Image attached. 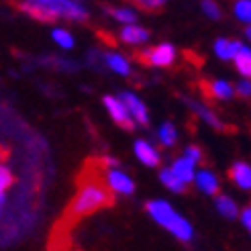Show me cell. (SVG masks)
Returning a JSON list of instances; mask_svg holds the SVG:
<instances>
[{"label": "cell", "mask_w": 251, "mask_h": 251, "mask_svg": "<svg viewBox=\"0 0 251 251\" xmlns=\"http://www.w3.org/2000/svg\"><path fill=\"white\" fill-rule=\"evenodd\" d=\"M145 8H153V6H161V4H164V2H141Z\"/></svg>", "instance_id": "30"}, {"label": "cell", "mask_w": 251, "mask_h": 251, "mask_svg": "<svg viewBox=\"0 0 251 251\" xmlns=\"http://www.w3.org/2000/svg\"><path fill=\"white\" fill-rule=\"evenodd\" d=\"M110 15L115 17L121 23H137V15L129 8H117V10H110Z\"/></svg>", "instance_id": "23"}, {"label": "cell", "mask_w": 251, "mask_h": 251, "mask_svg": "<svg viewBox=\"0 0 251 251\" xmlns=\"http://www.w3.org/2000/svg\"><path fill=\"white\" fill-rule=\"evenodd\" d=\"M57 8H59V15L70 19V21H84V19H88V12L78 2H61V0H57Z\"/></svg>", "instance_id": "10"}, {"label": "cell", "mask_w": 251, "mask_h": 251, "mask_svg": "<svg viewBox=\"0 0 251 251\" xmlns=\"http://www.w3.org/2000/svg\"><path fill=\"white\" fill-rule=\"evenodd\" d=\"M159 178H161V182H164L170 190H174V192H184V182L176 176L172 170H164L159 174Z\"/></svg>", "instance_id": "17"}, {"label": "cell", "mask_w": 251, "mask_h": 251, "mask_svg": "<svg viewBox=\"0 0 251 251\" xmlns=\"http://www.w3.org/2000/svg\"><path fill=\"white\" fill-rule=\"evenodd\" d=\"M247 37H249V39H251V27L247 29Z\"/></svg>", "instance_id": "31"}, {"label": "cell", "mask_w": 251, "mask_h": 251, "mask_svg": "<svg viewBox=\"0 0 251 251\" xmlns=\"http://www.w3.org/2000/svg\"><path fill=\"white\" fill-rule=\"evenodd\" d=\"M53 39H55L61 47H66V49L74 47V39H72V35H70L68 31H64V29H55V31H53Z\"/></svg>", "instance_id": "24"}, {"label": "cell", "mask_w": 251, "mask_h": 251, "mask_svg": "<svg viewBox=\"0 0 251 251\" xmlns=\"http://www.w3.org/2000/svg\"><path fill=\"white\" fill-rule=\"evenodd\" d=\"M106 64L115 70L117 74H123V76H127L129 74V61L125 59L123 55H117V53H108L106 55Z\"/></svg>", "instance_id": "18"}, {"label": "cell", "mask_w": 251, "mask_h": 251, "mask_svg": "<svg viewBox=\"0 0 251 251\" xmlns=\"http://www.w3.org/2000/svg\"><path fill=\"white\" fill-rule=\"evenodd\" d=\"M196 184H198L200 190L206 192V194H217L219 192V180H217V176L212 172L202 170L196 176Z\"/></svg>", "instance_id": "12"}, {"label": "cell", "mask_w": 251, "mask_h": 251, "mask_svg": "<svg viewBox=\"0 0 251 251\" xmlns=\"http://www.w3.org/2000/svg\"><path fill=\"white\" fill-rule=\"evenodd\" d=\"M159 137H161V141H164V145H174L176 143V129H174V125L172 123H164L161 125V129H159Z\"/></svg>", "instance_id": "20"}, {"label": "cell", "mask_w": 251, "mask_h": 251, "mask_svg": "<svg viewBox=\"0 0 251 251\" xmlns=\"http://www.w3.org/2000/svg\"><path fill=\"white\" fill-rule=\"evenodd\" d=\"M139 59L145 61V64H149V66H159V68L170 66L174 61V47L168 45V43H161L153 49H147L145 53L139 55Z\"/></svg>", "instance_id": "5"}, {"label": "cell", "mask_w": 251, "mask_h": 251, "mask_svg": "<svg viewBox=\"0 0 251 251\" xmlns=\"http://www.w3.org/2000/svg\"><path fill=\"white\" fill-rule=\"evenodd\" d=\"M172 172L178 176V178H180L184 184L192 182V180H194V161H190L188 157L176 159V161H174V166H172Z\"/></svg>", "instance_id": "8"}, {"label": "cell", "mask_w": 251, "mask_h": 251, "mask_svg": "<svg viewBox=\"0 0 251 251\" xmlns=\"http://www.w3.org/2000/svg\"><path fill=\"white\" fill-rule=\"evenodd\" d=\"M135 153H137V157H139L145 166H157L159 164L157 151L147 141H137L135 143Z\"/></svg>", "instance_id": "9"}, {"label": "cell", "mask_w": 251, "mask_h": 251, "mask_svg": "<svg viewBox=\"0 0 251 251\" xmlns=\"http://www.w3.org/2000/svg\"><path fill=\"white\" fill-rule=\"evenodd\" d=\"M186 104L190 106V108H192V110L196 112L198 117H202V119H204V121H206V123L210 125V127H215V129H221V127H223V125H221V121H219V119H217L215 115H210V112H208V110H206L204 106H200V104L192 102V100H186Z\"/></svg>", "instance_id": "15"}, {"label": "cell", "mask_w": 251, "mask_h": 251, "mask_svg": "<svg viewBox=\"0 0 251 251\" xmlns=\"http://www.w3.org/2000/svg\"><path fill=\"white\" fill-rule=\"evenodd\" d=\"M184 157H188L190 161H194V164H196V161L202 159V151H200L196 145H190V147H186V155Z\"/></svg>", "instance_id": "26"}, {"label": "cell", "mask_w": 251, "mask_h": 251, "mask_svg": "<svg viewBox=\"0 0 251 251\" xmlns=\"http://www.w3.org/2000/svg\"><path fill=\"white\" fill-rule=\"evenodd\" d=\"M121 102L127 106V110L135 117V121H139L141 125H147V123H149V121H147V110H145L143 102H141V100L137 98V96H133L131 92H123V94H121Z\"/></svg>", "instance_id": "6"}, {"label": "cell", "mask_w": 251, "mask_h": 251, "mask_svg": "<svg viewBox=\"0 0 251 251\" xmlns=\"http://www.w3.org/2000/svg\"><path fill=\"white\" fill-rule=\"evenodd\" d=\"M235 66H237V70L243 74V76L251 78V49H247L243 45L241 51L235 55Z\"/></svg>", "instance_id": "14"}, {"label": "cell", "mask_w": 251, "mask_h": 251, "mask_svg": "<svg viewBox=\"0 0 251 251\" xmlns=\"http://www.w3.org/2000/svg\"><path fill=\"white\" fill-rule=\"evenodd\" d=\"M121 39L127 41V43H143L149 39V31L141 29V27H135V25H127V27L121 31Z\"/></svg>", "instance_id": "13"}, {"label": "cell", "mask_w": 251, "mask_h": 251, "mask_svg": "<svg viewBox=\"0 0 251 251\" xmlns=\"http://www.w3.org/2000/svg\"><path fill=\"white\" fill-rule=\"evenodd\" d=\"M10 184H12V174H10V170L6 166H2V170H0V188H2V192Z\"/></svg>", "instance_id": "25"}, {"label": "cell", "mask_w": 251, "mask_h": 251, "mask_svg": "<svg viewBox=\"0 0 251 251\" xmlns=\"http://www.w3.org/2000/svg\"><path fill=\"white\" fill-rule=\"evenodd\" d=\"M78 192L72 198L64 212V223L70 229L80 219L92 215L100 208H108L115 204V196L110 192L108 182L104 184V178L94 170H84V174L78 178Z\"/></svg>", "instance_id": "1"}, {"label": "cell", "mask_w": 251, "mask_h": 251, "mask_svg": "<svg viewBox=\"0 0 251 251\" xmlns=\"http://www.w3.org/2000/svg\"><path fill=\"white\" fill-rule=\"evenodd\" d=\"M202 10L210 19H219L221 17V10L217 8V4H212V2H202Z\"/></svg>", "instance_id": "27"}, {"label": "cell", "mask_w": 251, "mask_h": 251, "mask_svg": "<svg viewBox=\"0 0 251 251\" xmlns=\"http://www.w3.org/2000/svg\"><path fill=\"white\" fill-rule=\"evenodd\" d=\"M235 15L245 23H251V2L249 0H239L235 4Z\"/></svg>", "instance_id": "22"}, {"label": "cell", "mask_w": 251, "mask_h": 251, "mask_svg": "<svg viewBox=\"0 0 251 251\" xmlns=\"http://www.w3.org/2000/svg\"><path fill=\"white\" fill-rule=\"evenodd\" d=\"M217 208H219L221 215L227 217V219H235L237 217V204L229 196H219L217 198Z\"/></svg>", "instance_id": "16"}, {"label": "cell", "mask_w": 251, "mask_h": 251, "mask_svg": "<svg viewBox=\"0 0 251 251\" xmlns=\"http://www.w3.org/2000/svg\"><path fill=\"white\" fill-rule=\"evenodd\" d=\"M241 221H243V225H245V227H247V229L251 231V206L243 210V215H241Z\"/></svg>", "instance_id": "29"}, {"label": "cell", "mask_w": 251, "mask_h": 251, "mask_svg": "<svg viewBox=\"0 0 251 251\" xmlns=\"http://www.w3.org/2000/svg\"><path fill=\"white\" fill-rule=\"evenodd\" d=\"M21 8L27 12L29 17H33L35 21H41V23H53L55 19H59V8H57V0H39V2H23Z\"/></svg>", "instance_id": "3"}, {"label": "cell", "mask_w": 251, "mask_h": 251, "mask_svg": "<svg viewBox=\"0 0 251 251\" xmlns=\"http://www.w3.org/2000/svg\"><path fill=\"white\" fill-rule=\"evenodd\" d=\"M215 51L219 53L221 59H229V57H235V49H233V43L227 41V39H219L217 45H215Z\"/></svg>", "instance_id": "19"}, {"label": "cell", "mask_w": 251, "mask_h": 251, "mask_svg": "<svg viewBox=\"0 0 251 251\" xmlns=\"http://www.w3.org/2000/svg\"><path fill=\"white\" fill-rule=\"evenodd\" d=\"M104 104L110 112L112 121H115L119 127H123L125 131H133L135 129V121L131 119V112L127 110V106H125L121 102V98H115V96H104Z\"/></svg>", "instance_id": "4"}, {"label": "cell", "mask_w": 251, "mask_h": 251, "mask_svg": "<svg viewBox=\"0 0 251 251\" xmlns=\"http://www.w3.org/2000/svg\"><path fill=\"white\" fill-rule=\"evenodd\" d=\"M212 92H215V96H217V98L227 100V98H231V96H233V88H231V84L219 80V82L212 84Z\"/></svg>", "instance_id": "21"}, {"label": "cell", "mask_w": 251, "mask_h": 251, "mask_svg": "<svg viewBox=\"0 0 251 251\" xmlns=\"http://www.w3.org/2000/svg\"><path fill=\"white\" fill-rule=\"evenodd\" d=\"M237 92H239L241 96H251V82H241L239 86H237Z\"/></svg>", "instance_id": "28"}, {"label": "cell", "mask_w": 251, "mask_h": 251, "mask_svg": "<svg viewBox=\"0 0 251 251\" xmlns=\"http://www.w3.org/2000/svg\"><path fill=\"white\" fill-rule=\"evenodd\" d=\"M231 178L241 188H251V166L243 164V161H237L231 168Z\"/></svg>", "instance_id": "11"}, {"label": "cell", "mask_w": 251, "mask_h": 251, "mask_svg": "<svg viewBox=\"0 0 251 251\" xmlns=\"http://www.w3.org/2000/svg\"><path fill=\"white\" fill-rule=\"evenodd\" d=\"M145 208H147L149 215L161 225V227H166L168 231H172L178 239H182V241H190L192 239V227L168 202H164V200H149V202L145 204Z\"/></svg>", "instance_id": "2"}, {"label": "cell", "mask_w": 251, "mask_h": 251, "mask_svg": "<svg viewBox=\"0 0 251 251\" xmlns=\"http://www.w3.org/2000/svg\"><path fill=\"white\" fill-rule=\"evenodd\" d=\"M106 182H108V186L112 188V190L121 192V194H133V190H135L131 178H129V176H125L123 172L110 170V172L106 174Z\"/></svg>", "instance_id": "7"}]
</instances>
